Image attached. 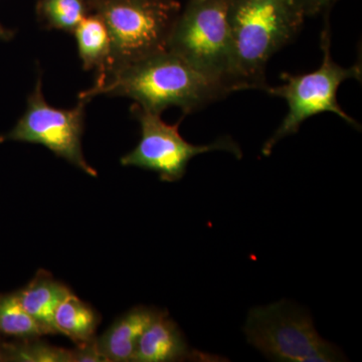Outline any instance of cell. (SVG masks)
Masks as SVG:
<instances>
[{
    "label": "cell",
    "instance_id": "cell-1",
    "mask_svg": "<svg viewBox=\"0 0 362 362\" xmlns=\"http://www.w3.org/2000/svg\"><path fill=\"white\" fill-rule=\"evenodd\" d=\"M98 95L129 98L157 115L177 107L185 116L223 99L228 93L185 59L166 49L109 71L78 98L90 102Z\"/></svg>",
    "mask_w": 362,
    "mask_h": 362
},
{
    "label": "cell",
    "instance_id": "cell-2",
    "mask_svg": "<svg viewBox=\"0 0 362 362\" xmlns=\"http://www.w3.org/2000/svg\"><path fill=\"white\" fill-rule=\"evenodd\" d=\"M305 18L295 0H228L233 92L268 89V62L297 37Z\"/></svg>",
    "mask_w": 362,
    "mask_h": 362
},
{
    "label": "cell",
    "instance_id": "cell-3",
    "mask_svg": "<svg viewBox=\"0 0 362 362\" xmlns=\"http://www.w3.org/2000/svg\"><path fill=\"white\" fill-rule=\"evenodd\" d=\"M320 47L323 52L320 68L301 75H292L286 71L281 74L282 85L274 88L269 86L267 89L266 92L272 96L283 98L287 102L289 110L280 127L264 144L262 148L264 156H271L278 142L288 136L296 134L307 119L324 112L334 113L356 129L361 128L359 123L345 113L338 104L337 90L339 86L349 78L361 81V59L350 68H343L333 61L331 54V30L328 20L325 21L321 33Z\"/></svg>",
    "mask_w": 362,
    "mask_h": 362
},
{
    "label": "cell",
    "instance_id": "cell-4",
    "mask_svg": "<svg viewBox=\"0 0 362 362\" xmlns=\"http://www.w3.org/2000/svg\"><path fill=\"white\" fill-rule=\"evenodd\" d=\"M89 4L90 13L102 18L110 37V66L105 75L166 51L181 11L178 0H96Z\"/></svg>",
    "mask_w": 362,
    "mask_h": 362
},
{
    "label": "cell",
    "instance_id": "cell-5",
    "mask_svg": "<svg viewBox=\"0 0 362 362\" xmlns=\"http://www.w3.org/2000/svg\"><path fill=\"white\" fill-rule=\"evenodd\" d=\"M228 0H188L169 37L168 49L202 75L233 92V49Z\"/></svg>",
    "mask_w": 362,
    "mask_h": 362
},
{
    "label": "cell",
    "instance_id": "cell-6",
    "mask_svg": "<svg viewBox=\"0 0 362 362\" xmlns=\"http://www.w3.org/2000/svg\"><path fill=\"white\" fill-rule=\"evenodd\" d=\"M244 332L247 343L271 361H346L337 345L319 335L309 312L287 300L251 309Z\"/></svg>",
    "mask_w": 362,
    "mask_h": 362
},
{
    "label": "cell",
    "instance_id": "cell-7",
    "mask_svg": "<svg viewBox=\"0 0 362 362\" xmlns=\"http://www.w3.org/2000/svg\"><path fill=\"white\" fill-rule=\"evenodd\" d=\"M131 113L139 123L141 138L137 146L121 158L123 166L154 171L160 180L176 182L182 180L189 161L199 154L226 151L237 158L243 157L239 144L228 136L209 144L194 145L180 135L182 119L170 125L162 120L161 115L144 110L136 104L131 107Z\"/></svg>",
    "mask_w": 362,
    "mask_h": 362
},
{
    "label": "cell",
    "instance_id": "cell-8",
    "mask_svg": "<svg viewBox=\"0 0 362 362\" xmlns=\"http://www.w3.org/2000/svg\"><path fill=\"white\" fill-rule=\"evenodd\" d=\"M89 101L78 98L77 106L71 109L54 108L45 101L42 77L39 76L23 115L7 134L0 136V142L18 141L40 144L52 153L97 177L96 169L88 163L83 153L86 106Z\"/></svg>",
    "mask_w": 362,
    "mask_h": 362
},
{
    "label": "cell",
    "instance_id": "cell-9",
    "mask_svg": "<svg viewBox=\"0 0 362 362\" xmlns=\"http://www.w3.org/2000/svg\"><path fill=\"white\" fill-rule=\"evenodd\" d=\"M133 361L221 362L228 359L192 349L177 324L163 310L138 340Z\"/></svg>",
    "mask_w": 362,
    "mask_h": 362
},
{
    "label": "cell",
    "instance_id": "cell-10",
    "mask_svg": "<svg viewBox=\"0 0 362 362\" xmlns=\"http://www.w3.org/2000/svg\"><path fill=\"white\" fill-rule=\"evenodd\" d=\"M162 311L137 306L117 319L101 337H97L102 354L109 362L133 361L138 340Z\"/></svg>",
    "mask_w": 362,
    "mask_h": 362
},
{
    "label": "cell",
    "instance_id": "cell-11",
    "mask_svg": "<svg viewBox=\"0 0 362 362\" xmlns=\"http://www.w3.org/2000/svg\"><path fill=\"white\" fill-rule=\"evenodd\" d=\"M71 291L45 270L37 272L25 288L16 293L23 309L47 329L49 335L59 334L54 326V313Z\"/></svg>",
    "mask_w": 362,
    "mask_h": 362
},
{
    "label": "cell",
    "instance_id": "cell-12",
    "mask_svg": "<svg viewBox=\"0 0 362 362\" xmlns=\"http://www.w3.org/2000/svg\"><path fill=\"white\" fill-rule=\"evenodd\" d=\"M73 35L83 69L95 71V81L100 80L108 70L111 59V40L104 21L98 14L90 13L78 23Z\"/></svg>",
    "mask_w": 362,
    "mask_h": 362
},
{
    "label": "cell",
    "instance_id": "cell-13",
    "mask_svg": "<svg viewBox=\"0 0 362 362\" xmlns=\"http://www.w3.org/2000/svg\"><path fill=\"white\" fill-rule=\"evenodd\" d=\"M99 323L97 312L73 293L63 300L54 313L59 334L70 338L76 344L95 337Z\"/></svg>",
    "mask_w": 362,
    "mask_h": 362
},
{
    "label": "cell",
    "instance_id": "cell-14",
    "mask_svg": "<svg viewBox=\"0 0 362 362\" xmlns=\"http://www.w3.org/2000/svg\"><path fill=\"white\" fill-rule=\"evenodd\" d=\"M49 335L23 309L16 293L0 295V337L30 339Z\"/></svg>",
    "mask_w": 362,
    "mask_h": 362
},
{
    "label": "cell",
    "instance_id": "cell-15",
    "mask_svg": "<svg viewBox=\"0 0 362 362\" xmlns=\"http://www.w3.org/2000/svg\"><path fill=\"white\" fill-rule=\"evenodd\" d=\"M90 13L88 0H39L37 13L44 28L74 33Z\"/></svg>",
    "mask_w": 362,
    "mask_h": 362
},
{
    "label": "cell",
    "instance_id": "cell-16",
    "mask_svg": "<svg viewBox=\"0 0 362 362\" xmlns=\"http://www.w3.org/2000/svg\"><path fill=\"white\" fill-rule=\"evenodd\" d=\"M4 361L71 362V350L42 341L40 337L2 343Z\"/></svg>",
    "mask_w": 362,
    "mask_h": 362
},
{
    "label": "cell",
    "instance_id": "cell-17",
    "mask_svg": "<svg viewBox=\"0 0 362 362\" xmlns=\"http://www.w3.org/2000/svg\"><path fill=\"white\" fill-rule=\"evenodd\" d=\"M70 350L71 362H109L102 354L96 337L76 344V349Z\"/></svg>",
    "mask_w": 362,
    "mask_h": 362
},
{
    "label": "cell",
    "instance_id": "cell-18",
    "mask_svg": "<svg viewBox=\"0 0 362 362\" xmlns=\"http://www.w3.org/2000/svg\"><path fill=\"white\" fill-rule=\"evenodd\" d=\"M305 16H313L321 13H326L334 6L338 0H295Z\"/></svg>",
    "mask_w": 362,
    "mask_h": 362
},
{
    "label": "cell",
    "instance_id": "cell-19",
    "mask_svg": "<svg viewBox=\"0 0 362 362\" xmlns=\"http://www.w3.org/2000/svg\"><path fill=\"white\" fill-rule=\"evenodd\" d=\"M14 37L13 30H7L0 23V40H11Z\"/></svg>",
    "mask_w": 362,
    "mask_h": 362
},
{
    "label": "cell",
    "instance_id": "cell-20",
    "mask_svg": "<svg viewBox=\"0 0 362 362\" xmlns=\"http://www.w3.org/2000/svg\"><path fill=\"white\" fill-rule=\"evenodd\" d=\"M0 361H4V359H2L1 343H0Z\"/></svg>",
    "mask_w": 362,
    "mask_h": 362
},
{
    "label": "cell",
    "instance_id": "cell-21",
    "mask_svg": "<svg viewBox=\"0 0 362 362\" xmlns=\"http://www.w3.org/2000/svg\"><path fill=\"white\" fill-rule=\"evenodd\" d=\"M93 1H96V0H88V2H89V4H90V2H93Z\"/></svg>",
    "mask_w": 362,
    "mask_h": 362
}]
</instances>
